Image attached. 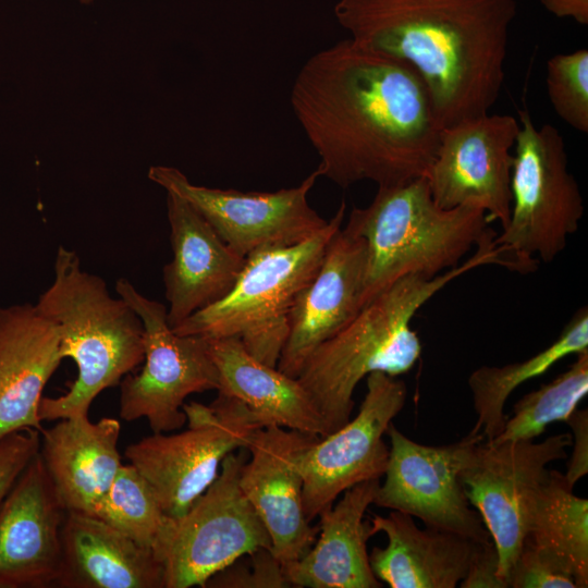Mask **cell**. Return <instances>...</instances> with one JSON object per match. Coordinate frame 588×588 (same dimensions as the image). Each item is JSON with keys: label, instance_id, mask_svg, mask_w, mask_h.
<instances>
[{"label": "cell", "instance_id": "cell-12", "mask_svg": "<svg viewBox=\"0 0 588 588\" xmlns=\"http://www.w3.org/2000/svg\"><path fill=\"white\" fill-rule=\"evenodd\" d=\"M148 177L189 203L236 254H253L296 245L328 223L307 196L319 177L315 170L297 186L275 192H241L192 183L176 168L152 166Z\"/></svg>", "mask_w": 588, "mask_h": 588}, {"label": "cell", "instance_id": "cell-9", "mask_svg": "<svg viewBox=\"0 0 588 588\" xmlns=\"http://www.w3.org/2000/svg\"><path fill=\"white\" fill-rule=\"evenodd\" d=\"M247 449L221 463L215 481L180 517H168L154 547L164 571V588L205 587L241 555L271 549V539L240 487Z\"/></svg>", "mask_w": 588, "mask_h": 588}, {"label": "cell", "instance_id": "cell-6", "mask_svg": "<svg viewBox=\"0 0 588 588\" xmlns=\"http://www.w3.org/2000/svg\"><path fill=\"white\" fill-rule=\"evenodd\" d=\"M345 210L342 201L326 226L302 243L247 257L225 296L172 330L205 339L236 338L256 359L277 367L295 301L316 275L332 236L342 226Z\"/></svg>", "mask_w": 588, "mask_h": 588}, {"label": "cell", "instance_id": "cell-15", "mask_svg": "<svg viewBox=\"0 0 588 588\" xmlns=\"http://www.w3.org/2000/svg\"><path fill=\"white\" fill-rule=\"evenodd\" d=\"M406 396L403 380L381 371L369 373L356 417L321 437L305 453L301 466L303 505L309 522L330 509L345 490L383 476L389 458L383 434Z\"/></svg>", "mask_w": 588, "mask_h": 588}, {"label": "cell", "instance_id": "cell-11", "mask_svg": "<svg viewBox=\"0 0 588 588\" xmlns=\"http://www.w3.org/2000/svg\"><path fill=\"white\" fill-rule=\"evenodd\" d=\"M569 433L553 434L541 442L481 441L461 473L465 494L490 534L497 549L498 576L507 578L524 539L536 493L546 480L547 465L567 457Z\"/></svg>", "mask_w": 588, "mask_h": 588}, {"label": "cell", "instance_id": "cell-26", "mask_svg": "<svg viewBox=\"0 0 588 588\" xmlns=\"http://www.w3.org/2000/svg\"><path fill=\"white\" fill-rule=\"evenodd\" d=\"M588 351V310L581 307L564 327L558 339L531 357L503 366H481L468 377L477 416L473 433H481L486 441L503 429L504 406L512 392L524 382L543 375L555 363L568 355Z\"/></svg>", "mask_w": 588, "mask_h": 588}, {"label": "cell", "instance_id": "cell-10", "mask_svg": "<svg viewBox=\"0 0 588 588\" xmlns=\"http://www.w3.org/2000/svg\"><path fill=\"white\" fill-rule=\"evenodd\" d=\"M115 292L138 315L145 332L144 367L120 382V417L146 418L152 433L180 429L186 422L185 399L219 387L208 341L175 333L166 305L140 294L127 279L117 280Z\"/></svg>", "mask_w": 588, "mask_h": 588}, {"label": "cell", "instance_id": "cell-37", "mask_svg": "<svg viewBox=\"0 0 588 588\" xmlns=\"http://www.w3.org/2000/svg\"><path fill=\"white\" fill-rule=\"evenodd\" d=\"M82 4H90L94 0H78Z\"/></svg>", "mask_w": 588, "mask_h": 588}, {"label": "cell", "instance_id": "cell-13", "mask_svg": "<svg viewBox=\"0 0 588 588\" xmlns=\"http://www.w3.org/2000/svg\"><path fill=\"white\" fill-rule=\"evenodd\" d=\"M384 481L373 504L419 518L427 527L490 541L479 513L471 509L461 481L481 433L469 432L457 442L432 446L413 441L391 422Z\"/></svg>", "mask_w": 588, "mask_h": 588}, {"label": "cell", "instance_id": "cell-14", "mask_svg": "<svg viewBox=\"0 0 588 588\" xmlns=\"http://www.w3.org/2000/svg\"><path fill=\"white\" fill-rule=\"evenodd\" d=\"M519 122L486 113L442 127L426 173L436 204L444 209L471 205L504 228L511 215L513 149Z\"/></svg>", "mask_w": 588, "mask_h": 588}, {"label": "cell", "instance_id": "cell-31", "mask_svg": "<svg viewBox=\"0 0 588 588\" xmlns=\"http://www.w3.org/2000/svg\"><path fill=\"white\" fill-rule=\"evenodd\" d=\"M205 587L211 588H289L283 565L271 549L247 552L212 575Z\"/></svg>", "mask_w": 588, "mask_h": 588}, {"label": "cell", "instance_id": "cell-20", "mask_svg": "<svg viewBox=\"0 0 588 588\" xmlns=\"http://www.w3.org/2000/svg\"><path fill=\"white\" fill-rule=\"evenodd\" d=\"M61 360L58 327L35 304L0 307V440L42 431V391Z\"/></svg>", "mask_w": 588, "mask_h": 588}, {"label": "cell", "instance_id": "cell-3", "mask_svg": "<svg viewBox=\"0 0 588 588\" xmlns=\"http://www.w3.org/2000/svg\"><path fill=\"white\" fill-rule=\"evenodd\" d=\"M495 236L494 230L489 232L469 259L433 278L409 274L396 280L310 353L296 379L310 395L329 434L351 419L353 393L362 379L375 371L397 377L415 366L421 343L411 322L431 297L480 266L509 269Z\"/></svg>", "mask_w": 588, "mask_h": 588}, {"label": "cell", "instance_id": "cell-30", "mask_svg": "<svg viewBox=\"0 0 588 588\" xmlns=\"http://www.w3.org/2000/svg\"><path fill=\"white\" fill-rule=\"evenodd\" d=\"M546 85L555 113L574 130L588 132V50L558 53L547 62Z\"/></svg>", "mask_w": 588, "mask_h": 588}, {"label": "cell", "instance_id": "cell-4", "mask_svg": "<svg viewBox=\"0 0 588 588\" xmlns=\"http://www.w3.org/2000/svg\"><path fill=\"white\" fill-rule=\"evenodd\" d=\"M53 272L35 305L57 324L60 355L75 362L77 378L65 394L42 396L41 421L88 415L96 396L119 384L145 357L140 318L123 298L109 293L102 278L82 268L75 250L60 245Z\"/></svg>", "mask_w": 588, "mask_h": 588}, {"label": "cell", "instance_id": "cell-7", "mask_svg": "<svg viewBox=\"0 0 588 588\" xmlns=\"http://www.w3.org/2000/svg\"><path fill=\"white\" fill-rule=\"evenodd\" d=\"M518 118L511 215L495 244L515 271L526 273L536 269L535 256L548 264L564 250L578 230L584 201L561 133L551 124L538 128L527 110H519Z\"/></svg>", "mask_w": 588, "mask_h": 588}, {"label": "cell", "instance_id": "cell-32", "mask_svg": "<svg viewBox=\"0 0 588 588\" xmlns=\"http://www.w3.org/2000/svg\"><path fill=\"white\" fill-rule=\"evenodd\" d=\"M507 588H577V585L558 556L525 538L510 569Z\"/></svg>", "mask_w": 588, "mask_h": 588}, {"label": "cell", "instance_id": "cell-22", "mask_svg": "<svg viewBox=\"0 0 588 588\" xmlns=\"http://www.w3.org/2000/svg\"><path fill=\"white\" fill-rule=\"evenodd\" d=\"M379 486L380 479L357 483L318 516V539L303 558L283 565L292 587H382L370 567L367 541L373 532L364 520Z\"/></svg>", "mask_w": 588, "mask_h": 588}, {"label": "cell", "instance_id": "cell-23", "mask_svg": "<svg viewBox=\"0 0 588 588\" xmlns=\"http://www.w3.org/2000/svg\"><path fill=\"white\" fill-rule=\"evenodd\" d=\"M369 523L373 535L388 538L384 548H372L370 567L391 588H455L482 543L446 530L421 529L413 516L393 510L373 515Z\"/></svg>", "mask_w": 588, "mask_h": 588}, {"label": "cell", "instance_id": "cell-35", "mask_svg": "<svg viewBox=\"0 0 588 588\" xmlns=\"http://www.w3.org/2000/svg\"><path fill=\"white\" fill-rule=\"evenodd\" d=\"M572 429L573 454L564 474L571 486L588 473V412L575 409L565 421Z\"/></svg>", "mask_w": 588, "mask_h": 588}, {"label": "cell", "instance_id": "cell-27", "mask_svg": "<svg viewBox=\"0 0 588 588\" xmlns=\"http://www.w3.org/2000/svg\"><path fill=\"white\" fill-rule=\"evenodd\" d=\"M564 474L549 470L531 509L526 539L558 556L577 588L588 586V501L573 493Z\"/></svg>", "mask_w": 588, "mask_h": 588}, {"label": "cell", "instance_id": "cell-28", "mask_svg": "<svg viewBox=\"0 0 588 588\" xmlns=\"http://www.w3.org/2000/svg\"><path fill=\"white\" fill-rule=\"evenodd\" d=\"M587 393L588 351L577 354L576 360L552 381L517 401L502 431L487 442L534 440L549 424L565 422Z\"/></svg>", "mask_w": 588, "mask_h": 588}, {"label": "cell", "instance_id": "cell-19", "mask_svg": "<svg viewBox=\"0 0 588 588\" xmlns=\"http://www.w3.org/2000/svg\"><path fill=\"white\" fill-rule=\"evenodd\" d=\"M172 260L162 275L167 318L176 327L233 287L246 258L236 254L185 199L167 192Z\"/></svg>", "mask_w": 588, "mask_h": 588}, {"label": "cell", "instance_id": "cell-24", "mask_svg": "<svg viewBox=\"0 0 588 588\" xmlns=\"http://www.w3.org/2000/svg\"><path fill=\"white\" fill-rule=\"evenodd\" d=\"M62 561L54 587L164 588V571L150 549L99 519L66 512Z\"/></svg>", "mask_w": 588, "mask_h": 588}, {"label": "cell", "instance_id": "cell-2", "mask_svg": "<svg viewBox=\"0 0 588 588\" xmlns=\"http://www.w3.org/2000/svg\"><path fill=\"white\" fill-rule=\"evenodd\" d=\"M515 0H339L350 38L422 78L440 127L489 113L505 78Z\"/></svg>", "mask_w": 588, "mask_h": 588}, {"label": "cell", "instance_id": "cell-21", "mask_svg": "<svg viewBox=\"0 0 588 588\" xmlns=\"http://www.w3.org/2000/svg\"><path fill=\"white\" fill-rule=\"evenodd\" d=\"M59 420L40 432L39 454L63 509L94 515L122 466L121 424L110 417L91 422L88 415Z\"/></svg>", "mask_w": 588, "mask_h": 588}, {"label": "cell", "instance_id": "cell-29", "mask_svg": "<svg viewBox=\"0 0 588 588\" xmlns=\"http://www.w3.org/2000/svg\"><path fill=\"white\" fill-rule=\"evenodd\" d=\"M94 516L152 551L167 519L150 486L132 464H122Z\"/></svg>", "mask_w": 588, "mask_h": 588}, {"label": "cell", "instance_id": "cell-8", "mask_svg": "<svg viewBox=\"0 0 588 588\" xmlns=\"http://www.w3.org/2000/svg\"><path fill=\"white\" fill-rule=\"evenodd\" d=\"M183 411L186 430L152 433L124 452L172 518L182 516L215 481L226 455L246 449L254 431L268 426L243 402L220 393L208 406L193 402Z\"/></svg>", "mask_w": 588, "mask_h": 588}, {"label": "cell", "instance_id": "cell-16", "mask_svg": "<svg viewBox=\"0 0 588 588\" xmlns=\"http://www.w3.org/2000/svg\"><path fill=\"white\" fill-rule=\"evenodd\" d=\"M321 437L275 424L258 428L247 445L249 458L240 473V487L271 539L282 565L303 558L318 534L303 505L302 460Z\"/></svg>", "mask_w": 588, "mask_h": 588}, {"label": "cell", "instance_id": "cell-34", "mask_svg": "<svg viewBox=\"0 0 588 588\" xmlns=\"http://www.w3.org/2000/svg\"><path fill=\"white\" fill-rule=\"evenodd\" d=\"M499 558L492 540L482 542L478 548L462 588H505L498 576Z\"/></svg>", "mask_w": 588, "mask_h": 588}, {"label": "cell", "instance_id": "cell-25", "mask_svg": "<svg viewBox=\"0 0 588 588\" xmlns=\"http://www.w3.org/2000/svg\"><path fill=\"white\" fill-rule=\"evenodd\" d=\"M207 341L219 375L218 393L240 400L267 425L329 434L321 414L296 378L256 359L236 338Z\"/></svg>", "mask_w": 588, "mask_h": 588}, {"label": "cell", "instance_id": "cell-33", "mask_svg": "<svg viewBox=\"0 0 588 588\" xmlns=\"http://www.w3.org/2000/svg\"><path fill=\"white\" fill-rule=\"evenodd\" d=\"M39 448L40 432L35 429L16 431L0 440V505Z\"/></svg>", "mask_w": 588, "mask_h": 588}, {"label": "cell", "instance_id": "cell-18", "mask_svg": "<svg viewBox=\"0 0 588 588\" xmlns=\"http://www.w3.org/2000/svg\"><path fill=\"white\" fill-rule=\"evenodd\" d=\"M365 241L342 226L332 236L322 262L298 294L290 331L277 368L297 378L310 353L363 308Z\"/></svg>", "mask_w": 588, "mask_h": 588}, {"label": "cell", "instance_id": "cell-17", "mask_svg": "<svg viewBox=\"0 0 588 588\" xmlns=\"http://www.w3.org/2000/svg\"><path fill=\"white\" fill-rule=\"evenodd\" d=\"M65 513L38 451L0 505V588L54 587Z\"/></svg>", "mask_w": 588, "mask_h": 588}, {"label": "cell", "instance_id": "cell-36", "mask_svg": "<svg viewBox=\"0 0 588 588\" xmlns=\"http://www.w3.org/2000/svg\"><path fill=\"white\" fill-rule=\"evenodd\" d=\"M542 7L560 19H572L580 25L588 24V0H540Z\"/></svg>", "mask_w": 588, "mask_h": 588}, {"label": "cell", "instance_id": "cell-1", "mask_svg": "<svg viewBox=\"0 0 588 588\" xmlns=\"http://www.w3.org/2000/svg\"><path fill=\"white\" fill-rule=\"evenodd\" d=\"M290 102L319 176L342 188L402 184L425 176L434 159L441 127L420 75L351 38L303 64Z\"/></svg>", "mask_w": 588, "mask_h": 588}, {"label": "cell", "instance_id": "cell-5", "mask_svg": "<svg viewBox=\"0 0 588 588\" xmlns=\"http://www.w3.org/2000/svg\"><path fill=\"white\" fill-rule=\"evenodd\" d=\"M489 222L471 205L439 207L426 176L379 186L367 207L352 209L344 228L366 244L363 306L405 275L433 278L458 266L492 230Z\"/></svg>", "mask_w": 588, "mask_h": 588}]
</instances>
